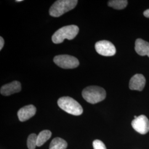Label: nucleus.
Returning a JSON list of instances; mask_svg holds the SVG:
<instances>
[{
    "label": "nucleus",
    "instance_id": "nucleus-1",
    "mask_svg": "<svg viewBox=\"0 0 149 149\" xmlns=\"http://www.w3.org/2000/svg\"><path fill=\"white\" fill-rule=\"evenodd\" d=\"M83 98L91 104H96L103 101L106 97V92L102 87L91 86L85 88L82 93Z\"/></svg>",
    "mask_w": 149,
    "mask_h": 149
},
{
    "label": "nucleus",
    "instance_id": "nucleus-2",
    "mask_svg": "<svg viewBox=\"0 0 149 149\" xmlns=\"http://www.w3.org/2000/svg\"><path fill=\"white\" fill-rule=\"evenodd\" d=\"M78 3L77 0H58L55 1L49 10L50 15L59 17L74 9Z\"/></svg>",
    "mask_w": 149,
    "mask_h": 149
},
{
    "label": "nucleus",
    "instance_id": "nucleus-3",
    "mask_svg": "<svg viewBox=\"0 0 149 149\" xmlns=\"http://www.w3.org/2000/svg\"><path fill=\"white\" fill-rule=\"evenodd\" d=\"M79 32V28L75 25H70L62 27L54 33L52 41L55 44L63 43L65 39H74Z\"/></svg>",
    "mask_w": 149,
    "mask_h": 149
},
{
    "label": "nucleus",
    "instance_id": "nucleus-4",
    "mask_svg": "<svg viewBox=\"0 0 149 149\" xmlns=\"http://www.w3.org/2000/svg\"><path fill=\"white\" fill-rule=\"evenodd\" d=\"M59 107L65 112L74 116H80L83 113L82 107L79 102L70 97H63L58 101Z\"/></svg>",
    "mask_w": 149,
    "mask_h": 149
},
{
    "label": "nucleus",
    "instance_id": "nucleus-5",
    "mask_svg": "<svg viewBox=\"0 0 149 149\" xmlns=\"http://www.w3.org/2000/svg\"><path fill=\"white\" fill-rule=\"evenodd\" d=\"M54 62L60 68L65 69H74L79 66V60L69 55H59L54 57Z\"/></svg>",
    "mask_w": 149,
    "mask_h": 149
},
{
    "label": "nucleus",
    "instance_id": "nucleus-6",
    "mask_svg": "<svg viewBox=\"0 0 149 149\" xmlns=\"http://www.w3.org/2000/svg\"><path fill=\"white\" fill-rule=\"evenodd\" d=\"M96 52L104 56H112L116 53V49L113 43L108 40H101L95 44Z\"/></svg>",
    "mask_w": 149,
    "mask_h": 149
},
{
    "label": "nucleus",
    "instance_id": "nucleus-7",
    "mask_svg": "<svg viewBox=\"0 0 149 149\" xmlns=\"http://www.w3.org/2000/svg\"><path fill=\"white\" fill-rule=\"evenodd\" d=\"M132 125L135 131L141 134H146L149 132V119L144 115L139 116L134 119Z\"/></svg>",
    "mask_w": 149,
    "mask_h": 149
},
{
    "label": "nucleus",
    "instance_id": "nucleus-8",
    "mask_svg": "<svg viewBox=\"0 0 149 149\" xmlns=\"http://www.w3.org/2000/svg\"><path fill=\"white\" fill-rule=\"evenodd\" d=\"M21 91V84L19 81H14L11 83L2 86L0 92L3 96H10L12 94L19 92Z\"/></svg>",
    "mask_w": 149,
    "mask_h": 149
},
{
    "label": "nucleus",
    "instance_id": "nucleus-9",
    "mask_svg": "<svg viewBox=\"0 0 149 149\" xmlns=\"http://www.w3.org/2000/svg\"><path fill=\"white\" fill-rule=\"evenodd\" d=\"M37 111L36 107L32 104L21 108L17 113V116L21 122H25L33 117Z\"/></svg>",
    "mask_w": 149,
    "mask_h": 149
},
{
    "label": "nucleus",
    "instance_id": "nucleus-10",
    "mask_svg": "<svg viewBox=\"0 0 149 149\" xmlns=\"http://www.w3.org/2000/svg\"><path fill=\"white\" fill-rule=\"evenodd\" d=\"M145 84L146 80L143 74H135L130 80L129 88L132 90L141 91L144 89Z\"/></svg>",
    "mask_w": 149,
    "mask_h": 149
},
{
    "label": "nucleus",
    "instance_id": "nucleus-11",
    "mask_svg": "<svg viewBox=\"0 0 149 149\" xmlns=\"http://www.w3.org/2000/svg\"><path fill=\"white\" fill-rule=\"evenodd\" d=\"M135 50L140 56L149 57V43L141 39H137L135 43Z\"/></svg>",
    "mask_w": 149,
    "mask_h": 149
},
{
    "label": "nucleus",
    "instance_id": "nucleus-12",
    "mask_svg": "<svg viewBox=\"0 0 149 149\" xmlns=\"http://www.w3.org/2000/svg\"><path fill=\"white\" fill-rule=\"evenodd\" d=\"M67 142L63 139L56 138L54 139L50 144L49 149H66Z\"/></svg>",
    "mask_w": 149,
    "mask_h": 149
},
{
    "label": "nucleus",
    "instance_id": "nucleus-13",
    "mask_svg": "<svg viewBox=\"0 0 149 149\" xmlns=\"http://www.w3.org/2000/svg\"><path fill=\"white\" fill-rule=\"evenodd\" d=\"M52 136V132L48 130H44L38 134L37 136V146H41Z\"/></svg>",
    "mask_w": 149,
    "mask_h": 149
},
{
    "label": "nucleus",
    "instance_id": "nucleus-14",
    "mask_svg": "<svg viewBox=\"0 0 149 149\" xmlns=\"http://www.w3.org/2000/svg\"><path fill=\"white\" fill-rule=\"evenodd\" d=\"M128 5V1L126 0H112L109 1L108 5L116 10H123Z\"/></svg>",
    "mask_w": 149,
    "mask_h": 149
},
{
    "label": "nucleus",
    "instance_id": "nucleus-15",
    "mask_svg": "<svg viewBox=\"0 0 149 149\" xmlns=\"http://www.w3.org/2000/svg\"><path fill=\"white\" fill-rule=\"evenodd\" d=\"M37 136L36 134H31L27 139V146L29 149H35L37 146Z\"/></svg>",
    "mask_w": 149,
    "mask_h": 149
},
{
    "label": "nucleus",
    "instance_id": "nucleus-16",
    "mask_svg": "<svg viewBox=\"0 0 149 149\" xmlns=\"http://www.w3.org/2000/svg\"><path fill=\"white\" fill-rule=\"evenodd\" d=\"M94 149H107L105 144L100 140H95L93 142Z\"/></svg>",
    "mask_w": 149,
    "mask_h": 149
},
{
    "label": "nucleus",
    "instance_id": "nucleus-17",
    "mask_svg": "<svg viewBox=\"0 0 149 149\" xmlns=\"http://www.w3.org/2000/svg\"><path fill=\"white\" fill-rule=\"evenodd\" d=\"M4 44H5V40H4L3 38L1 37H0V50H1L2 49V48L3 47Z\"/></svg>",
    "mask_w": 149,
    "mask_h": 149
},
{
    "label": "nucleus",
    "instance_id": "nucleus-18",
    "mask_svg": "<svg viewBox=\"0 0 149 149\" xmlns=\"http://www.w3.org/2000/svg\"><path fill=\"white\" fill-rule=\"evenodd\" d=\"M144 15L145 17H146L147 18H149V9L144 11Z\"/></svg>",
    "mask_w": 149,
    "mask_h": 149
},
{
    "label": "nucleus",
    "instance_id": "nucleus-19",
    "mask_svg": "<svg viewBox=\"0 0 149 149\" xmlns=\"http://www.w3.org/2000/svg\"><path fill=\"white\" fill-rule=\"evenodd\" d=\"M22 1H23L22 0H16V2H22Z\"/></svg>",
    "mask_w": 149,
    "mask_h": 149
}]
</instances>
